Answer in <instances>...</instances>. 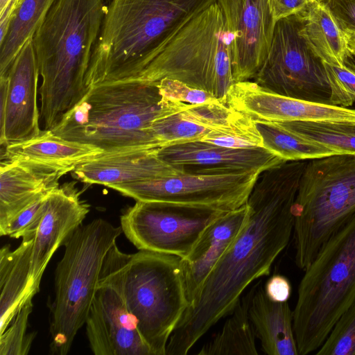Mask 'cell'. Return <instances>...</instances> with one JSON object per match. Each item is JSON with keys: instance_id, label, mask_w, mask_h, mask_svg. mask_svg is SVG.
Segmentation results:
<instances>
[{"instance_id": "obj_1", "label": "cell", "mask_w": 355, "mask_h": 355, "mask_svg": "<svg viewBox=\"0 0 355 355\" xmlns=\"http://www.w3.org/2000/svg\"><path fill=\"white\" fill-rule=\"evenodd\" d=\"M306 164L284 162L259 173L247 201V225L214 267L198 302L186 310L169 338L167 355L187 354L232 313L251 283L270 274L293 232V204Z\"/></svg>"}, {"instance_id": "obj_2", "label": "cell", "mask_w": 355, "mask_h": 355, "mask_svg": "<svg viewBox=\"0 0 355 355\" xmlns=\"http://www.w3.org/2000/svg\"><path fill=\"white\" fill-rule=\"evenodd\" d=\"M216 0H110L85 78L88 89L137 79L191 19Z\"/></svg>"}, {"instance_id": "obj_3", "label": "cell", "mask_w": 355, "mask_h": 355, "mask_svg": "<svg viewBox=\"0 0 355 355\" xmlns=\"http://www.w3.org/2000/svg\"><path fill=\"white\" fill-rule=\"evenodd\" d=\"M106 8L104 0H56L35 31L44 130L53 128L87 92L85 78Z\"/></svg>"}, {"instance_id": "obj_4", "label": "cell", "mask_w": 355, "mask_h": 355, "mask_svg": "<svg viewBox=\"0 0 355 355\" xmlns=\"http://www.w3.org/2000/svg\"><path fill=\"white\" fill-rule=\"evenodd\" d=\"M189 105L164 98L157 82L103 83L90 87L50 130L105 153L159 148L150 130L153 123Z\"/></svg>"}, {"instance_id": "obj_5", "label": "cell", "mask_w": 355, "mask_h": 355, "mask_svg": "<svg viewBox=\"0 0 355 355\" xmlns=\"http://www.w3.org/2000/svg\"><path fill=\"white\" fill-rule=\"evenodd\" d=\"M304 271L293 310L299 355L316 352L355 302V215L324 243Z\"/></svg>"}, {"instance_id": "obj_6", "label": "cell", "mask_w": 355, "mask_h": 355, "mask_svg": "<svg viewBox=\"0 0 355 355\" xmlns=\"http://www.w3.org/2000/svg\"><path fill=\"white\" fill-rule=\"evenodd\" d=\"M122 233L121 226L96 218L80 226L64 243L55 271L50 306V351L66 355L85 324L104 258Z\"/></svg>"}, {"instance_id": "obj_7", "label": "cell", "mask_w": 355, "mask_h": 355, "mask_svg": "<svg viewBox=\"0 0 355 355\" xmlns=\"http://www.w3.org/2000/svg\"><path fill=\"white\" fill-rule=\"evenodd\" d=\"M293 215L295 262L304 270L324 243L355 215V155L306 161Z\"/></svg>"}, {"instance_id": "obj_8", "label": "cell", "mask_w": 355, "mask_h": 355, "mask_svg": "<svg viewBox=\"0 0 355 355\" xmlns=\"http://www.w3.org/2000/svg\"><path fill=\"white\" fill-rule=\"evenodd\" d=\"M231 44L232 35L216 1L186 24L135 80L175 79L226 103L235 83Z\"/></svg>"}, {"instance_id": "obj_9", "label": "cell", "mask_w": 355, "mask_h": 355, "mask_svg": "<svg viewBox=\"0 0 355 355\" xmlns=\"http://www.w3.org/2000/svg\"><path fill=\"white\" fill-rule=\"evenodd\" d=\"M124 295L152 355H166L169 338L189 306L180 257L148 250L130 254Z\"/></svg>"}, {"instance_id": "obj_10", "label": "cell", "mask_w": 355, "mask_h": 355, "mask_svg": "<svg viewBox=\"0 0 355 355\" xmlns=\"http://www.w3.org/2000/svg\"><path fill=\"white\" fill-rule=\"evenodd\" d=\"M302 12L276 22L268 55L254 82L293 98L331 105L324 62L302 35Z\"/></svg>"}, {"instance_id": "obj_11", "label": "cell", "mask_w": 355, "mask_h": 355, "mask_svg": "<svg viewBox=\"0 0 355 355\" xmlns=\"http://www.w3.org/2000/svg\"><path fill=\"white\" fill-rule=\"evenodd\" d=\"M130 257L116 243L104 258L85 322L89 347L95 355H152L124 295V272Z\"/></svg>"}, {"instance_id": "obj_12", "label": "cell", "mask_w": 355, "mask_h": 355, "mask_svg": "<svg viewBox=\"0 0 355 355\" xmlns=\"http://www.w3.org/2000/svg\"><path fill=\"white\" fill-rule=\"evenodd\" d=\"M227 211L155 201H136L120 217L126 238L139 250L186 258L207 229Z\"/></svg>"}, {"instance_id": "obj_13", "label": "cell", "mask_w": 355, "mask_h": 355, "mask_svg": "<svg viewBox=\"0 0 355 355\" xmlns=\"http://www.w3.org/2000/svg\"><path fill=\"white\" fill-rule=\"evenodd\" d=\"M259 172L180 175L110 188L136 201H155L229 211L247 203Z\"/></svg>"}, {"instance_id": "obj_14", "label": "cell", "mask_w": 355, "mask_h": 355, "mask_svg": "<svg viewBox=\"0 0 355 355\" xmlns=\"http://www.w3.org/2000/svg\"><path fill=\"white\" fill-rule=\"evenodd\" d=\"M232 35L234 82L253 79L270 49L277 21L268 0H216Z\"/></svg>"}, {"instance_id": "obj_15", "label": "cell", "mask_w": 355, "mask_h": 355, "mask_svg": "<svg viewBox=\"0 0 355 355\" xmlns=\"http://www.w3.org/2000/svg\"><path fill=\"white\" fill-rule=\"evenodd\" d=\"M33 37L22 46L8 72L6 110L0 119V144L24 141L39 135V69Z\"/></svg>"}, {"instance_id": "obj_16", "label": "cell", "mask_w": 355, "mask_h": 355, "mask_svg": "<svg viewBox=\"0 0 355 355\" xmlns=\"http://www.w3.org/2000/svg\"><path fill=\"white\" fill-rule=\"evenodd\" d=\"M226 103L253 121H355V110L293 98L266 91L254 81L234 83L226 95Z\"/></svg>"}, {"instance_id": "obj_17", "label": "cell", "mask_w": 355, "mask_h": 355, "mask_svg": "<svg viewBox=\"0 0 355 355\" xmlns=\"http://www.w3.org/2000/svg\"><path fill=\"white\" fill-rule=\"evenodd\" d=\"M70 182L51 191L46 211L33 240L29 295L39 292L43 273L55 251L83 224L89 205L80 198V193Z\"/></svg>"}, {"instance_id": "obj_18", "label": "cell", "mask_w": 355, "mask_h": 355, "mask_svg": "<svg viewBox=\"0 0 355 355\" xmlns=\"http://www.w3.org/2000/svg\"><path fill=\"white\" fill-rule=\"evenodd\" d=\"M157 155L195 174L261 173L286 162L264 147L230 148L201 141L162 147Z\"/></svg>"}, {"instance_id": "obj_19", "label": "cell", "mask_w": 355, "mask_h": 355, "mask_svg": "<svg viewBox=\"0 0 355 355\" xmlns=\"http://www.w3.org/2000/svg\"><path fill=\"white\" fill-rule=\"evenodd\" d=\"M69 168L40 162L1 159L0 235L10 221L39 198L59 187Z\"/></svg>"}, {"instance_id": "obj_20", "label": "cell", "mask_w": 355, "mask_h": 355, "mask_svg": "<svg viewBox=\"0 0 355 355\" xmlns=\"http://www.w3.org/2000/svg\"><path fill=\"white\" fill-rule=\"evenodd\" d=\"M157 150L146 148L104 153L78 166L73 171V176L85 184L110 187L185 173L184 166L173 165L160 159Z\"/></svg>"}, {"instance_id": "obj_21", "label": "cell", "mask_w": 355, "mask_h": 355, "mask_svg": "<svg viewBox=\"0 0 355 355\" xmlns=\"http://www.w3.org/2000/svg\"><path fill=\"white\" fill-rule=\"evenodd\" d=\"M250 214L248 203L225 212L207 227L190 254L182 259L189 307L198 302L208 276L245 228Z\"/></svg>"}, {"instance_id": "obj_22", "label": "cell", "mask_w": 355, "mask_h": 355, "mask_svg": "<svg viewBox=\"0 0 355 355\" xmlns=\"http://www.w3.org/2000/svg\"><path fill=\"white\" fill-rule=\"evenodd\" d=\"M239 113L225 103L189 105L183 111L154 121L151 132L159 148L200 141L213 132L233 128Z\"/></svg>"}, {"instance_id": "obj_23", "label": "cell", "mask_w": 355, "mask_h": 355, "mask_svg": "<svg viewBox=\"0 0 355 355\" xmlns=\"http://www.w3.org/2000/svg\"><path fill=\"white\" fill-rule=\"evenodd\" d=\"M250 320L268 355H299L293 329V313L288 302H276L266 294L264 286H254L248 309Z\"/></svg>"}, {"instance_id": "obj_24", "label": "cell", "mask_w": 355, "mask_h": 355, "mask_svg": "<svg viewBox=\"0 0 355 355\" xmlns=\"http://www.w3.org/2000/svg\"><path fill=\"white\" fill-rule=\"evenodd\" d=\"M3 148L1 159L40 162L69 168L72 171L105 153L94 146L62 138L51 130H42L33 138L8 144Z\"/></svg>"}, {"instance_id": "obj_25", "label": "cell", "mask_w": 355, "mask_h": 355, "mask_svg": "<svg viewBox=\"0 0 355 355\" xmlns=\"http://www.w3.org/2000/svg\"><path fill=\"white\" fill-rule=\"evenodd\" d=\"M34 239H22L14 250H0V334L8 327L29 295Z\"/></svg>"}, {"instance_id": "obj_26", "label": "cell", "mask_w": 355, "mask_h": 355, "mask_svg": "<svg viewBox=\"0 0 355 355\" xmlns=\"http://www.w3.org/2000/svg\"><path fill=\"white\" fill-rule=\"evenodd\" d=\"M302 13L301 33L311 49L324 62L343 67L349 51L347 35L326 4L315 0Z\"/></svg>"}, {"instance_id": "obj_27", "label": "cell", "mask_w": 355, "mask_h": 355, "mask_svg": "<svg viewBox=\"0 0 355 355\" xmlns=\"http://www.w3.org/2000/svg\"><path fill=\"white\" fill-rule=\"evenodd\" d=\"M254 286L236 303L221 330L202 347L199 355H257L256 334L248 309Z\"/></svg>"}, {"instance_id": "obj_28", "label": "cell", "mask_w": 355, "mask_h": 355, "mask_svg": "<svg viewBox=\"0 0 355 355\" xmlns=\"http://www.w3.org/2000/svg\"><path fill=\"white\" fill-rule=\"evenodd\" d=\"M56 0H19L8 31L0 42V77L8 70L24 44L33 37Z\"/></svg>"}, {"instance_id": "obj_29", "label": "cell", "mask_w": 355, "mask_h": 355, "mask_svg": "<svg viewBox=\"0 0 355 355\" xmlns=\"http://www.w3.org/2000/svg\"><path fill=\"white\" fill-rule=\"evenodd\" d=\"M254 121L262 137L263 147L286 162L308 161L336 155L326 146L306 139L277 122Z\"/></svg>"}, {"instance_id": "obj_30", "label": "cell", "mask_w": 355, "mask_h": 355, "mask_svg": "<svg viewBox=\"0 0 355 355\" xmlns=\"http://www.w3.org/2000/svg\"><path fill=\"white\" fill-rule=\"evenodd\" d=\"M282 127L326 146L336 155H355V121L277 122Z\"/></svg>"}, {"instance_id": "obj_31", "label": "cell", "mask_w": 355, "mask_h": 355, "mask_svg": "<svg viewBox=\"0 0 355 355\" xmlns=\"http://www.w3.org/2000/svg\"><path fill=\"white\" fill-rule=\"evenodd\" d=\"M34 295H29L6 330L0 334V355L28 354L35 334H27Z\"/></svg>"}, {"instance_id": "obj_32", "label": "cell", "mask_w": 355, "mask_h": 355, "mask_svg": "<svg viewBox=\"0 0 355 355\" xmlns=\"http://www.w3.org/2000/svg\"><path fill=\"white\" fill-rule=\"evenodd\" d=\"M316 355H355V302L339 317Z\"/></svg>"}, {"instance_id": "obj_33", "label": "cell", "mask_w": 355, "mask_h": 355, "mask_svg": "<svg viewBox=\"0 0 355 355\" xmlns=\"http://www.w3.org/2000/svg\"><path fill=\"white\" fill-rule=\"evenodd\" d=\"M49 193L39 198L20 211L10 221L3 236H9L13 239H34L46 211Z\"/></svg>"}, {"instance_id": "obj_34", "label": "cell", "mask_w": 355, "mask_h": 355, "mask_svg": "<svg viewBox=\"0 0 355 355\" xmlns=\"http://www.w3.org/2000/svg\"><path fill=\"white\" fill-rule=\"evenodd\" d=\"M331 88V105L343 107L355 102V74L345 67L334 66L324 62Z\"/></svg>"}, {"instance_id": "obj_35", "label": "cell", "mask_w": 355, "mask_h": 355, "mask_svg": "<svg viewBox=\"0 0 355 355\" xmlns=\"http://www.w3.org/2000/svg\"><path fill=\"white\" fill-rule=\"evenodd\" d=\"M157 86L162 96L168 100L191 105L224 102L205 89L175 79L164 78L157 82Z\"/></svg>"}, {"instance_id": "obj_36", "label": "cell", "mask_w": 355, "mask_h": 355, "mask_svg": "<svg viewBox=\"0 0 355 355\" xmlns=\"http://www.w3.org/2000/svg\"><path fill=\"white\" fill-rule=\"evenodd\" d=\"M340 29L347 35H355V0H325Z\"/></svg>"}, {"instance_id": "obj_37", "label": "cell", "mask_w": 355, "mask_h": 355, "mask_svg": "<svg viewBox=\"0 0 355 355\" xmlns=\"http://www.w3.org/2000/svg\"><path fill=\"white\" fill-rule=\"evenodd\" d=\"M315 0H268L275 19L278 20L298 14Z\"/></svg>"}, {"instance_id": "obj_38", "label": "cell", "mask_w": 355, "mask_h": 355, "mask_svg": "<svg viewBox=\"0 0 355 355\" xmlns=\"http://www.w3.org/2000/svg\"><path fill=\"white\" fill-rule=\"evenodd\" d=\"M268 297L273 302H288L291 295V284L287 277L282 275H274L264 285Z\"/></svg>"}, {"instance_id": "obj_39", "label": "cell", "mask_w": 355, "mask_h": 355, "mask_svg": "<svg viewBox=\"0 0 355 355\" xmlns=\"http://www.w3.org/2000/svg\"><path fill=\"white\" fill-rule=\"evenodd\" d=\"M19 0H10L0 12V42L5 37Z\"/></svg>"}, {"instance_id": "obj_40", "label": "cell", "mask_w": 355, "mask_h": 355, "mask_svg": "<svg viewBox=\"0 0 355 355\" xmlns=\"http://www.w3.org/2000/svg\"><path fill=\"white\" fill-rule=\"evenodd\" d=\"M343 67L355 74V55L349 51H348L345 57Z\"/></svg>"}, {"instance_id": "obj_41", "label": "cell", "mask_w": 355, "mask_h": 355, "mask_svg": "<svg viewBox=\"0 0 355 355\" xmlns=\"http://www.w3.org/2000/svg\"><path fill=\"white\" fill-rule=\"evenodd\" d=\"M349 51L355 55V35H347Z\"/></svg>"}, {"instance_id": "obj_42", "label": "cell", "mask_w": 355, "mask_h": 355, "mask_svg": "<svg viewBox=\"0 0 355 355\" xmlns=\"http://www.w3.org/2000/svg\"><path fill=\"white\" fill-rule=\"evenodd\" d=\"M10 0H0V12L7 6Z\"/></svg>"}]
</instances>
